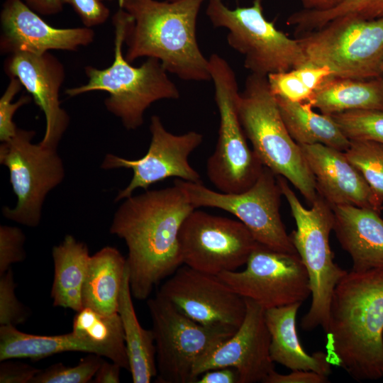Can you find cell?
I'll return each mask as SVG.
<instances>
[{"mask_svg": "<svg viewBox=\"0 0 383 383\" xmlns=\"http://www.w3.org/2000/svg\"><path fill=\"white\" fill-rule=\"evenodd\" d=\"M131 20V16L119 7L113 16L115 36L112 63L104 69L86 66L87 83L65 91L70 97L93 91L107 92L106 109L128 131L143 125L144 113L153 103L180 96L177 87L158 60L150 57L139 67H134L126 59L123 45Z\"/></svg>", "mask_w": 383, "mask_h": 383, "instance_id": "obj_4", "label": "cell"}, {"mask_svg": "<svg viewBox=\"0 0 383 383\" xmlns=\"http://www.w3.org/2000/svg\"><path fill=\"white\" fill-rule=\"evenodd\" d=\"M383 18V0H340L333 8L322 11L302 9L292 13L287 23L296 30L309 32L338 18Z\"/></svg>", "mask_w": 383, "mask_h": 383, "instance_id": "obj_30", "label": "cell"}, {"mask_svg": "<svg viewBox=\"0 0 383 383\" xmlns=\"http://www.w3.org/2000/svg\"><path fill=\"white\" fill-rule=\"evenodd\" d=\"M302 303L265 309V318L270 334V356L291 370H311L328 376L331 364L328 353L318 351L308 354L299 339L296 314Z\"/></svg>", "mask_w": 383, "mask_h": 383, "instance_id": "obj_22", "label": "cell"}, {"mask_svg": "<svg viewBox=\"0 0 383 383\" xmlns=\"http://www.w3.org/2000/svg\"><path fill=\"white\" fill-rule=\"evenodd\" d=\"M316 190L333 207L354 205L381 213L383 205L345 152L322 145H299Z\"/></svg>", "mask_w": 383, "mask_h": 383, "instance_id": "obj_20", "label": "cell"}, {"mask_svg": "<svg viewBox=\"0 0 383 383\" xmlns=\"http://www.w3.org/2000/svg\"><path fill=\"white\" fill-rule=\"evenodd\" d=\"M126 266V259L113 247L91 255L82 288L83 308L106 315L117 313Z\"/></svg>", "mask_w": 383, "mask_h": 383, "instance_id": "obj_23", "label": "cell"}, {"mask_svg": "<svg viewBox=\"0 0 383 383\" xmlns=\"http://www.w3.org/2000/svg\"><path fill=\"white\" fill-rule=\"evenodd\" d=\"M25 240V235L19 228L0 226V275L9 270L12 264L24 260Z\"/></svg>", "mask_w": 383, "mask_h": 383, "instance_id": "obj_37", "label": "cell"}, {"mask_svg": "<svg viewBox=\"0 0 383 383\" xmlns=\"http://www.w3.org/2000/svg\"><path fill=\"white\" fill-rule=\"evenodd\" d=\"M239 118L262 165L293 184L312 204L318 197L313 174L282 119L267 77L250 73L237 98Z\"/></svg>", "mask_w": 383, "mask_h": 383, "instance_id": "obj_5", "label": "cell"}, {"mask_svg": "<svg viewBox=\"0 0 383 383\" xmlns=\"http://www.w3.org/2000/svg\"><path fill=\"white\" fill-rule=\"evenodd\" d=\"M332 209L333 230L342 248L352 259V270L383 268V218L380 213L348 204Z\"/></svg>", "mask_w": 383, "mask_h": 383, "instance_id": "obj_21", "label": "cell"}, {"mask_svg": "<svg viewBox=\"0 0 383 383\" xmlns=\"http://www.w3.org/2000/svg\"><path fill=\"white\" fill-rule=\"evenodd\" d=\"M1 383H30L41 370L31 365L13 362L10 360L0 361Z\"/></svg>", "mask_w": 383, "mask_h": 383, "instance_id": "obj_39", "label": "cell"}, {"mask_svg": "<svg viewBox=\"0 0 383 383\" xmlns=\"http://www.w3.org/2000/svg\"><path fill=\"white\" fill-rule=\"evenodd\" d=\"M10 82L0 98V140L9 141L16 134L18 128L13 122L16 111L28 104L31 97L29 95L21 96L16 101L12 102L15 96L21 90L23 85L18 79L11 77Z\"/></svg>", "mask_w": 383, "mask_h": 383, "instance_id": "obj_36", "label": "cell"}, {"mask_svg": "<svg viewBox=\"0 0 383 383\" xmlns=\"http://www.w3.org/2000/svg\"><path fill=\"white\" fill-rule=\"evenodd\" d=\"M381 74H383V60H382V67H381Z\"/></svg>", "mask_w": 383, "mask_h": 383, "instance_id": "obj_45", "label": "cell"}, {"mask_svg": "<svg viewBox=\"0 0 383 383\" xmlns=\"http://www.w3.org/2000/svg\"><path fill=\"white\" fill-rule=\"evenodd\" d=\"M102 1H113V0H102ZM119 1V0H118Z\"/></svg>", "mask_w": 383, "mask_h": 383, "instance_id": "obj_46", "label": "cell"}, {"mask_svg": "<svg viewBox=\"0 0 383 383\" xmlns=\"http://www.w3.org/2000/svg\"><path fill=\"white\" fill-rule=\"evenodd\" d=\"M257 242L240 221L194 209L179 233L182 263L218 275L246 264Z\"/></svg>", "mask_w": 383, "mask_h": 383, "instance_id": "obj_13", "label": "cell"}, {"mask_svg": "<svg viewBox=\"0 0 383 383\" xmlns=\"http://www.w3.org/2000/svg\"><path fill=\"white\" fill-rule=\"evenodd\" d=\"M72 332L101 349L105 357L129 370L124 331L118 312L106 315L83 308L74 317Z\"/></svg>", "mask_w": 383, "mask_h": 383, "instance_id": "obj_29", "label": "cell"}, {"mask_svg": "<svg viewBox=\"0 0 383 383\" xmlns=\"http://www.w3.org/2000/svg\"><path fill=\"white\" fill-rule=\"evenodd\" d=\"M54 279L51 289L53 306L76 312L83 309L82 288L91 255L86 244L67 235L53 247Z\"/></svg>", "mask_w": 383, "mask_h": 383, "instance_id": "obj_24", "label": "cell"}, {"mask_svg": "<svg viewBox=\"0 0 383 383\" xmlns=\"http://www.w3.org/2000/svg\"><path fill=\"white\" fill-rule=\"evenodd\" d=\"M324 331L328 349L351 377H383V268L348 272L334 289Z\"/></svg>", "mask_w": 383, "mask_h": 383, "instance_id": "obj_2", "label": "cell"}, {"mask_svg": "<svg viewBox=\"0 0 383 383\" xmlns=\"http://www.w3.org/2000/svg\"><path fill=\"white\" fill-rule=\"evenodd\" d=\"M245 299L246 313L243 323L228 339L196 365L194 371L196 382L204 372L219 367L235 369L240 383L264 382L275 370L270 356L265 309L255 301Z\"/></svg>", "mask_w": 383, "mask_h": 383, "instance_id": "obj_17", "label": "cell"}, {"mask_svg": "<svg viewBox=\"0 0 383 383\" xmlns=\"http://www.w3.org/2000/svg\"><path fill=\"white\" fill-rule=\"evenodd\" d=\"M275 97L284 124L298 145L322 144L342 152L349 148L350 140L331 116L315 112L308 101Z\"/></svg>", "mask_w": 383, "mask_h": 383, "instance_id": "obj_27", "label": "cell"}, {"mask_svg": "<svg viewBox=\"0 0 383 383\" xmlns=\"http://www.w3.org/2000/svg\"><path fill=\"white\" fill-rule=\"evenodd\" d=\"M345 152L383 205V145L374 142L350 140Z\"/></svg>", "mask_w": 383, "mask_h": 383, "instance_id": "obj_32", "label": "cell"}, {"mask_svg": "<svg viewBox=\"0 0 383 383\" xmlns=\"http://www.w3.org/2000/svg\"><path fill=\"white\" fill-rule=\"evenodd\" d=\"M308 102L329 116L353 110L383 111V82L329 76Z\"/></svg>", "mask_w": 383, "mask_h": 383, "instance_id": "obj_26", "label": "cell"}, {"mask_svg": "<svg viewBox=\"0 0 383 383\" xmlns=\"http://www.w3.org/2000/svg\"><path fill=\"white\" fill-rule=\"evenodd\" d=\"M4 70L9 78L19 79L45 115V131L39 143L57 149L70 123L60 101V90L65 78L62 63L49 52L43 55L19 52L6 58Z\"/></svg>", "mask_w": 383, "mask_h": 383, "instance_id": "obj_18", "label": "cell"}, {"mask_svg": "<svg viewBox=\"0 0 383 383\" xmlns=\"http://www.w3.org/2000/svg\"><path fill=\"white\" fill-rule=\"evenodd\" d=\"M121 367L113 362L103 361L98 369L93 382L94 383H118L120 382V370Z\"/></svg>", "mask_w": 383, "mask_h": 383, "instance_id": "obj_42", "label": "cell"}, {"mask_svg": "<svg viewBox=\"0 0 383 383\" xmlns=\"http://www.w3.org/2000/svg\"><path fill=\"white\" fill-rule=\"evenodd\" d=\"M169 1H174V0H169Z\"/></svg>", "mask_w": 383, "mask_h": 383, "instance_id": "obj_47", "label": "cell"}, {"mask_svg": "<svg viewBox=\"0 0 383 383\" xmlns=\"http://www.w3.org/2000/svg\"><path fill=\"white\" fill-rule=\"evenodd\" d=\"M243 271L217 276L241 296L265 309L303 303L311 295L306 267L297 253L272 250L257 243Z\"/></svg>", "mask_w": 383, "mask_h": 383, "instance_id": "obj_14", "label": "cell"}, {"mask_svg": "<svg viewBox=\"0 0 383 383\" xmlns=\"http://www.w3.org/2000/svg\"><path fill=\"white\" fill-rule=\"evenodd\" d=\"M205 0H119L132 18L125 55L158 60L168 73L187 81H209V61L196 39V22Z\"/></svg>", "mask_w": 383, "mask_h": 383, "instance_id": "obj_3", "label": "cell"}, {"mask_svg": "<svg viewBox=\"0 0 383 383\" xmlns=\"http://www.w3.org/2000/svg\"><path fill=\"white\" fill-rule=\"evenodd\" d=\"M72 7L84 27L91 28L104 23L110 16V10L102 0H62Z\"/></svg>", "mask_w": 383, "mask_h": 383, "instance_id": "obj_38", "label": "cell"}, {"mask_svg": "<svg viewBox=\"0 0 383 383\" xmlns=\"http://www.w3.org/2000/svg\"><path fill=\"white\" fill-rule=\"evenodd\" d=\"M1 54L43 55L52 50L74 51L94 40L92 28H59L46 23L22 0H6L0 13Z\"/></svg>", "mask_w": 383, "mask_h": 383, "instance_id": "obj_19", "label": "cell"}, {"mask_svg": "<svg viewBox=\"0 0 383 383\" xmlns=\"http://www.w3.org/2000/svg\"><path fill=\"white\" fill-rule=\"evenodd\" d=\"M149 130L150 143L144 156L128 160L109 153L102 161L101 168L104 170L127 168L133 171L129 184L116 196V202L132 196L137 189L147 190L150 185L170 177L201 182L199 173L189 162L191 153L203 142L201 133L194 131L172 133L157 115L151 117Z\"/></svg>", "mask_w": 383, "mask_h": 383, "instance_id": "obj_15", "label": "cell"}, {"mask_svg": "<svg viewBox=\"0 0 383 383\" xmlns=\"http://www.w3.org/2000/svg\"><path fill=\"white\" fill-rule=\"evenodd\" d=\"M331 72L326 67L307 62L289 71L267 76L270 87L274 95L296 102L308 101L316 89Z\"/></svg>", "mask_w": 383, "mask_h": 383, "instance_id": "obj_31", "label": "cell"}, {"mask_svg": "<svg viewBox=\"0 0 383 383\" xmlns=\"http://www.w3.org/2000/svg\"><path fill=\"white\" fill-rule=\"evenodd\" d=\"M123 201L113 216L110 233L125 241L132 295L145 300L157 284L183 264L179 233L195 208L175 184L133 194Z\"/></svg>", "mask_w": 383, "mask_h": 383, "instance_id": "obj_1", "label": "cell"}, {"mask_svg": "<svg viewBox=\"0 0 383 383\" xmlns=\"http://www.w3.org/2000/svg\"><path fill=\"white\" fill-rule=\"evenodd\" d=\"M132 296L127 265L118 300V313L123 328L133 382L148 383L157 374L155 338L152 329L146 330L140 324Z\"/></svg>", "mask_w": 383, "mask_h": 383, "instance_id": "obj_25", "label": "cell"}, {"mask_svg": "<svg viewBox=\"0 0 383 383\" xmlns=\"http://www.w3.org/2000/svg\"><path fill=\"white\" fill-rule=\"evenodd\" d=\"M16 284L11 269L0 275V326L23 323L29 312L16 296Z\"/></svg>", "mask_w": 383, "mask_h": 383, "instance_id": "obj_35", "label": "cell"}, {"mask_svg": "<svg viewBox=\"0 0 383 383\" xmlns=\"http://www.w3.org/2000/svg\"><path fill=\"white\" fill-rule=\"evenodd\" d=\"M35 134L33 131L18 128L15 135L0 145V163L8 168L17 197L16 206L3 207L2 213L28 227L38 226L47 195L65 174L57 149L33 143Z\"/></svg>", "mask_w": 383, "mask_h": 383, "instance_id": "obj_12", "label": "cell"}, {"mask_svg": "<svg viewBox=\"0 0 383 383\" xmlns=\"http://www.w3.org/2000/svg\"><path fill=\"white\" fill-rule=\"evenodd\" d=\"M179 186L195 208L213 207L234 215L251 232L258 243L272 250L297 253L282 221V194L277 176L264 167L254 184L238 193L213 191L202 184L177 179Z\"/></svg>", "mask_w": 383, "mask_h": 383, "instance_id": "obj_11", "label": "cell"}, {"mask_svg": "<svg viewBox=\"0 0 383 383\" xmlns=\"http://www.w3.org/2000/svg\"><path fill=\"white\" fill-rule=\"evenodd\" d=\"M197 383H240L239 374L233 367H219L204 372Z\"/></svg>", "mask_w": 383, "mask_h": 383, "instance_id": "obj_41", "label": "cell"}, {"mask_svg": "<svg viewBox=\"0 0 383 383\" xmlns=\"http://www.w3.org/2000/svg\"><path fill=\"white\" fill-rule=\"evenodd\" d=\"M209 61L219 128L215 150L207 160L206 174L219 192L238 193L254 184L264 166L249 148L239 118L240 91L233 70L217 54H212Z\"/></svg>", "mask_w": 383, "mask_h": 383, "instance_id": "obj_7", "label": "cell"}, {"mask_svg": "<svg viewBox=\"0 0 383 383\" xmlns=\"http://www.w3.org/2000/svg\"><path fill=\"white\" fill-rule=\"evenodd\" d=\"M331 116L350 140L371 141L383 145V111L353 110Z\"/></svg>", "mask_w": 383, "mask_h": 383, "instance_id": "obj_33", "label": "cell"}, {"mask_svg": "<svg viewBox=\"0 0 383 383\" xmlns=\"http://www.w3.org/2000/svg\"><path fill=\"white\" fill-rule=\"evenodd\" d=\"M147 304L155 338L157 382H196V365L236 331L199 323L158 294Z\"/></svg>", "mask_w": 383, "mask_h": 383, "instance_id": "obj_10", "label": "cell"}, {"mask_svg": "<svg viewBox=\"0 0 383 383\" xmlns=\"http://www.w3.org/2000/svg\"><path fill=\"white\" fill-rule=\"evenodd\" d=\"M328 377L311 370H295L287 374L272 372L264 383H326Z\"/></svg>", "mask_w": 383, "mask_h": 383, "instance_id": "obj_40", "label": "cell"}, {"mask_svg": "<svg viewBox=\"0 0 383 383\" xmlns=\"http://www.w3.org/2000/svg\"><path fill=\"white\" fill-rule=\"evenodd\" d=\"M206 13L214 27L228 30V44L243 55L244 66L252 74L267 77L308 62L298 39L290 38L265 18L262 0L233 9L222 0H209Z\"/></svg>", "mask_w": 383, "mask_h": 383, "instance_id": "obj_8", "label": "cell"}, {"mask_svg": "<svg viewBox=\"0 0 383 383\" xmlns=\"http://www.w3.org/2000/svg\"><path fill=\"white\" fill-rule=\"evenodd\" d=\"M277 179L296 222V229L289 235L306 267L311 289V306L301 319V326L305 331L319 326L325 331L334 289L348 273L334 262L330 246L334 223L333 209L318 194L311 209L305 208L288 181L281 176H277Z\"/></svg>", "mask_w": 383, "mask_h": 383, "instance_id": "obj_6", "label": "cell"}, {"mask_svg": "<svg viewBox=\"0 0 383 383\" xmlns=\"http://www.w3.org/2000/svg\"><path fill=\"white\" fill-rule=\"evenodd\" d=\"M313 65L326 67L331 77L367 79L381 74L383 18H342L297 38Z\"/></svg>", "mask_w": 383, "mask_h": 383, "instance_id": "obj_9", "label": "cell"}, {"mask_svg": "<svg viewBox=\"0 0 383 383\" xmlns=\"http://www.w3.org/2000/svg\"><path fill=\"white\" fill-rule=\"evenodd\" d=\"M102 356L90 353L77 365L67 367L59 362L37 374L30 383H87L94 377L104 361Z\"/></svg>", "mask_w": 383, "mask_h": 383, "instance_id": "obj_34", "label": "cell"}, {"mask_svg": "<svg viewBox=\"0 0 383 383\" xmlns=\"http://www.w3.org/2000/svg\"><path fill=\"white\" fill-rule=\"evenodd\" d=\"M31 9L43 16H52L60 13L63 8L62 0H22Z\"/></svg>", "mask_w": 383, "mask_h": 383, "instance_id": "obj_43", "label": "cell"}, {"mask_svg": "<svg viewBox=\"0 0 383 383\" xmlns=\"http://www.w3.org/2000/svg\"><path fill=\"white\" fill-rule=\"evenodd\" d=\"M181 313L207 326L236 331L246 313L245 299L217 275L178 267L157 292Z\"/></svg>", "mask_w": 383, "mask_h": 383, "instance_id": "obj_16", "label": "cell"}, {"mask_svg": "<svg viewBox=\"0 0 383 383\" xmlns=\"http://www.w3.org/2000/svg\"><path fill=\"white\" fill-rule=\"evenodd\" d=\"M340 0H301L304 9L326 11L335 7Z\"/></svg>", "mask_w": 383, "mask_h": 383, "instance_id": "obj_44", "label": "cell"}, {"mask_svg": "<svg viewBox=\"0 0 383 383\" xmlns=\"http://www.w3.org/2000/svg\"><path fill=\"white\" fill-rule=\"evenodd\" d=\"M65 352H84L104 357L101 349L73 332L39 335L23 333L13 326L0 327V361L14 358L39 360Z\"/></svg>", "mask_w": 383, "mask_h": 383, "instance_id": "obj_28", "label": "cell"}]
</instances>
